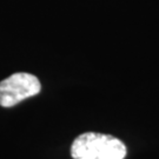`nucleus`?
<instances>
[{
    "label": "nucleus",
    "mask_w": 159,
    "mask_h": 159,
    "mask_svg": "<svg viewBox=\"0 0 159 159\" xmlns=\"http://www.w3.org/2000/svg\"><path fill=\"white\" fill-rule=\"evenodd\" d=\"M71 156L73 159H124L126 146L113 136L86 132L73 140Z\"/></svg>",
    "instance_id": "nucleus-1"
},
{
    "label": "nucleus",
    "mask_w": 159,
    "mask_h": 159,
    "mask_svg": "<svg viewBox=\"0 0 159 159\" xmlns=\"http://www.w3.org/2000/svg\"><path fill=\"white\" fill-rule=\"evenodd\" d=\"M41 91L39 79L31 73L18 72L0 83V106L12 107Z\"/></svg>",
    "instance_id": "nucleus-2"
}]
</instances>
